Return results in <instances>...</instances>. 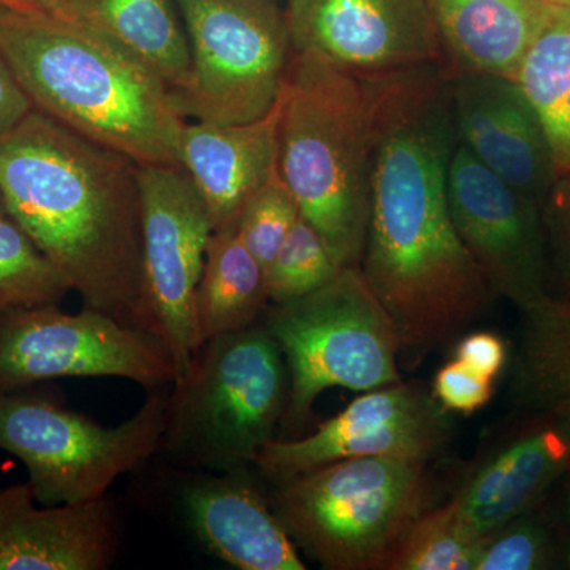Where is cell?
Returning a JSON list of instances; mask_svg holds the SVG:
<instances>
[{
	"instance_id": "cell-12",
	"label": "cell",
	"mask_w": 570,
	"mask_h": 570,
	"mask_svg": "<svg viewBox=\"0 0 570 570\" xmlns=\"http://www.w3.org/2000/svg\"><path fill=\"white\" fill-rule=\"evenodd\" d=\"M445 409L417 382L371 390L316 433L272 439L254 468L273 483L298 478L325 464L365 456H411L430 461L450 433Z\"/></svg>"
},
{
	"instance_id": "cell-35",
	"label": "cell",
	"mask_w": 570,
	"mask_h": 570,
	"mask_svg": "<svg viewBox=\"0 0 570 570\" xmlns=\"http://www.w3.org/2000/svg\"><path fill=\"white\" fill-rule=\"evenodd\" d=\"M7 209L6 205H3L2 195H0V217L6 216Z\"/></svg>"
},
{
	"instance_id": "cell-18",
	"label": "cell",
	"mask_w": 570,
	"mask_h": 570,
	"mask_svg": "<svg viewBox=\"0 0 570 570\" xmlns=\"http://www.w3.org/2000/svg\"><path fill=\"white\" fill-rule=\"evenodd\" d=\"M279 115L277 100L268 115L255 121L184 124L179 164L204 198L214 230L236 227L249 198L279 170Z\"/></svg>"
},
{
	"instance_id": "cell-11",
	"label": "cell",
	"mask_w": 570,
	"mask_h": 570,
	"mask_svg": "<svg viewBox=\"0 0 570 570\" xmlns=\"http://www.w3.org/2000/svg\"><path fill=\"white\" fill-rule=\"evenodd\" d=\"M142 303L181 381L204 346L197 291L214 228L204 198L181 165H138Z\"/></svg>"
},
{
	"instance_id": "cell-2",
	"label": "cell",
	"mask_w": 570,
	"mask_h": 570,
	"mask_svg": "<svg viewBox=\"0 0 570 570\" xmlns=\"http://www.w3.org/2000/svg\"><path fill=\"white\" fill-rule=\"evenodd\" d=\"M0 195L82 307L149 332L137 163L32 108L0 135Z\"/></svg>"
},
{
	"instance_id": "cell-34",
	"label": "cell",
	"mask_w": 570,
	"mask_h": 570,
	"mask_svg": "<svg viewBox=\"0 0 570 570\" xmlns=\"http://www.w3.org/2000/svg\"><path fill=\"white\" fill-rule=\"evenodd\" d=\"M551 6H570V0H547Z\"/></svg>"
},
{
	"instance_id": "cell-27",
	"label": "cell",
	"mask_w": 570,
	"mask_h": 570,
	"mask_svg": "<svg viewBox=\"0 0 570 570\" xmlns=\"http://www.w3.org/2000/svg\"><path fill=\"white\" fill-rule=\"evenodd\" d=\"M480 540L469 538L441 508L422 517L401 540L385 566L390 570H472Z\"/></svg>"
},
{
	"instance_id": "cell-5",
	"label": "cell",
	"mask_w": 570,
	"mask_h": 570,
	"mask_svg": "<svg viewBox=\"0 0 570 570\" xmlns=\"http://www.w3.org/2000/svg\"><path fill=\"white\" fill-rule=\"evenodd\" d=\"M287 401V365L262 322L213 337L171 385L157 455L197 472L254 468L258 450L276 439Z\"/></svg>"
},
{
	"instance_id": "cell-6",
	"label": "cell",
	"mask_w": 570,
	"mask_h": 570,
	"mask_svg": "<svg viewBox=\"0 0 570 570\" xmlns=\"http://www.w3.org/2000/svg\"><path fill=\"white\" fill-rule=\"evenodd\" d=\"M426 460L365 456L275 483L272 508L295 546L330 570L385 569L422 517Z\"/></svg>"
},
{
	"instance_id": "cell-32",
	"label": "cell",
	"mask_w": 570,
	"mask_h": 570,
	"mask_svg": "<svg viewBox=\"0 0 570 570\" xmlns=\"http://www.w3.org/2000/svg\"><path fill=\"white\" fill-rule=\"evenodd\" d=\"M29 111H32L31 100L22 91L9 63L0 55V135L17 126Z\"/></svg>"
},
{
	"instance_id": "cell-33",
	"label": "cell",
	"mask_w": 570,
	"mask_h": 570,
	"mask_svg": "<svg viewBox=\"0 0 570 570\" xmlns=\"http://www.w3.org/2000/svg\"><path fill=\"white\" fill-rule=\"evenodd\" d=\"M67 6H69V0H6L2 7L63 17Z\"/></svg>"
},
{
	"instance_id": "cell-28",
	"label": "cell",
	"mask_w": 570,
	"mask_h": 570,
	"mask_svg": "<svg viewBox=\"0 0 570 570\" xmlns=\"http://www.w3.org/2000/svg\"><path fill=\"white\" fill-rule=\"evenodd\" d=\"M302 216L294 195L281 178L279 170L249 198L236 232L262 268H268L291 234L296 219Z\"/></svg>"
},
{
	"instance_id": "cell-21",
	"label": "cell",
	"mask_w": 570,
	"mask_h": 570,
	"mask_svg": "<svg viewBox=\"0 0 570 570\" xmlns=\"http://www.w3.org/2000/svg\"><path fill=\"white\" fill-rule=\"evenodd\" d=\"M62 18L104 37L176 92L193 56L176 0H69Z\"/></svg>"
},
{
	"instance_id": "cell-20",
	"label": "cell",
	"mask_w": 570,
	"mask_h": 570,
	"mask_svg": "<svg viewBox=\"0 0 570 570\" xmlns=\"http://www.w3.org/2000/svg\"><path fill=\"white\" fill-rule=\"evenodd\" d=\"M550 6L547 0H428L450 66L510 80Z\"/></svg>"
},
{
	"instance_id": "cell-24",
	"label": "cell",
	"mask_w": 570,
	"mask_h": 570,
	"mask_svg": "<svg viewBox=\"0 0 570 570\" xmlns=\"http://www.w3.org/2000/svg\"><path fill=\"white\" fill-rule=\"evenodd\" d=\"M524 314L521 384L532 400L570 423V303L549 296Z\"/></svg>"
},
{
	"instance_id": "cell-14",
	"label": "cell",
	"mask_w": 570,
	"mask_h": 570,
	"mask_svg": "<svg viewBox=\"0 0 570 570\" xmlns=\"http://www.w3.org/2000/svg\"><path fill=\"white\" fill-rule=\"evenodd\" d=\"M292 52L360 75L445 61L428 0H288Z\"/></svg>"
},
{
	"instance_id": "cell-29",
	"label": "cell",
	"mask_w": 570,
	"mask_h": 570,
	"mask_svg": "<svg viewBox=\"0 0 570 570\" xmlns=\"http://www.w3.org/2000/svg\"><path fill=\"white\" fill-rule=\"evenodd\" d=\"M515 521L480 539L472 570H532L546 566L547 539L542 530Z\"/></svg>"
},
{
	"instance_id": "cell-10",
	"label": "cell",
	"mask_w": 570,
	"mask_h": 570,
	"mask_svg": "<svg viewBox=\"0 0 570 570\" xmlns=\"http://www.w3.org/2000/svg\"><path fill=\"white\" fill-rule=\"evenodd\" d=\"M66 377H119L153 390L174 385L176 370L159 337L110 314L59 305L0 314V392Z\"/></svg>"
},
{
	"instance_id": "cell-25",
	"label": "cell",
	"mask_w": 570,
	"mask_h": 570,
	"mask_svg": "<svg viewBox=\"0 0 570 570\" xmlns=\"http://www.w3.org/2000/svg\"><path fill=\"white\" fill-rule=\"evenodd\" d=\"M69 292L31 236L9 214L0 217V314L59 305Z\"/></svg>"
},
{
	"instance_id": "cell-8",
	"label": "cell",
	"mask_w": 570,
	"mask_h": 570,
	"mask_svg": "<svg viewBox=\"0 0 570 570\" xmlns=\"http://www.w3.org/2000/svg\"><path fill=\"white\" fill-rule=\"evenodd\" d=\"M288 371L285 430L305 425L322 392L400 384V344L384 306L360 268L294 302L266 307L261 318Z\"/></svg>"
},
{
	"instance_id": "cell-13",
	"label": "cell",
	"mask_w": 570,
	"mask_h": 570,
	"mask_svg": "<svg viewBox=\"0 0 570 570\" xmlns=\"http://www.w3.org/2000/svg\"><path fill=\"white\" fill-rule=\"evenodd\" d=\"M456 234L491 288L521 311L549 298L538 204L494 175L456 141L448 171Z\"/></svg>"
},
{
	"instance_id": "cell-31",
	"label": "cell",
	"mask_w": 570,
	"mask_h": 570,
	"mask_svg": "<svg viewBox=\"0 0 570 570\" xmlns=\"http://www.w3.org/2000/svg\"><path fill=\"white\" fill-rule=\"evenodd\" d=\"M505 356L508 352L501 337L493 333L479 332L460 341L455 360L482 376L494 379L504 366Z\"/></svg>"
},
{
	"instance_id": "cell-23",
	"label": "cell",
	"mask_w": 570,
	"mask_h": 570,
	"mask_svg": "<svg viewBox=\"0 0 570 570\" xmlns=\"http://www.w3.org/2000/svg\"><path fill=\"white\" fill-rule=\"evenodd\" d=\"M515 82L538 116L554 170L570 176V6H550Z\"/></svg>"
},
{
	"instance_id": "cell-30",
	"label": "cell",
	"mask_w": 570,
	"mask_h": 570,
	"mask_svg": "<svg viewBox=\"0 0 570 570\" xmlns=\"http://www.w3.org/2000/svg\"><path fill=\"white\" fill-rule=\"evenodd\" d=\"M433 395L445 411L472 414L489 404L493 396V379L482 376L459 360H453L439 370Z\"/></svg>"
},
{
	"instance_id": "cell-7",
	"label": "cell",
	"mask_w": 570,
	"mask_h": 570,
	"mask_svg": "<svg viewBox=\"0 0 570 570\" xmlns=\"http://www.w3.org/2000/svg\"><path fill=\"white\" fill-rule=\"evenodd\" d=\"M170 389L148 390L141 407L118 426L71 411L40 384L0 392V450L28 469L39 504L96 501L159 453Z\"/></svg>"
},
{
	"instance_id": "cell-19",
	"label": "cell",
	"mask_w": 570,
	"mask_h": 570,
	"mask_svg": "<svg viewBox=\"0 0 570 570\" xmlns=\"http://www.w3.org/2000/svg\"><path fill=\"white\" fill-rule=\"evenodd\" d=\"M538 428L502 449L445 508L469 538L519 520L570 469V423Z\"/></svg>"
},
{
	"instance_id": "cell-9",
	"label": "cell",
	"mask_w": 570,
	"mask_h": 570,
	"mask_svg": "<svg viewBox=\"0 0 570 570\" xmlns=\"http://www.w3.org/2000/svg\"><path fill=\"white\" fill-rule=\"evenodd\" d=\"M193 56L171 92L184 119L243 124L264 118L283 92L292 52L275 0H176Z\"/></svg>"
},
{
	"instance_id": "cell-4",
	"label": "cell",
	"mask_w": 570,
	"mask_h": 570,
	"mask_svg": "<svg viewBox=\"0 0 570 570\" xmlns=\"http://www.w3.org/2000/svg\"><path fill=\"white\" fill-rule=\"evenodd\" d=\"M279 102L281 178L336 265L360 268L373 167L370 81L335 63L294 55Z\"/></svg>"
},
{
	"instance_id": "cell-22",
	"label": "cell",
	"mask_w": 570,
	"mask_h": 570,
	"mask_svg": "<svg viewBox=\"0 0 570 570\" xmlns=\"http://www.w3.org/2000/svg\"><path fill=\"white\" fill-rule=\"evenodd\" d=\"M268 303L265 269L243 245L236 227L214 230L197 291L202 343L257 325Z\"/></svg>"
},
{
	"instance_id": "cell-15",
	"label": "cell",
	"mask_w": 570,
	"mask_h": 570,
	"mask_svg": "<svg viewBox=\"0 0 570 570\" xmlns=\"http://www.w3.org/2000/svg\"><path fill=\"white\" fill-rule=\"evenodd\" d=\"M449 97L461 145L539 205L560 176L538 116L515 80L449 63Z\"/></svg>"
},
{
	"instance_id": "cell-36",
	"label": "cell",
	"mask_w": 570,
	"mask_h": 570,
	"mask_svg": "<svg viewBox=\"0 0 570 570\" xmlns=\"http://www.w3.org/2000/svg\"><path fill=\"white\" fill-rule=\"evenodd\" d=\"M3 2H6V0H0V7L3 6Z\"/></svg>"
},
{
	"instance_id": "cell-26",
	"label": "cell",
	"mask_w": 570,
	"mask_h": 570,
	"mask_svg": "<svg viewBox=\"0 0 570 570\" xmlns=\"http://www.w3.org/2000/svg\"><path fill=\"white\" fill-rule=\"evenodd\" d=\"M340 272L316 228L299 216L275 261L266 268L269 303L281 305L313 294Z\"/></svg>"
},
{
	"instance_id": "cell-17",
	"label": "cell",
	"mask_w": 570,
	"mask_h": 570,
	"mask_svg": "<svg viewBox=\"0 0 570 570\" xmlns=\"http://www.w3.org/2000/svg\"><path fill=\"white\" fill-rule=\"evenodd\" d=\"M181 510L198 542L232 568L306 569L250 468L194 474L184 483Z\"/></svg>"
},
{
	"instance_id": "cell-1",
	"label": "cell",
	"mask_w": 570,
	"mask_h": 570,
	"mask_svg": "<svg viewBox=\"0 0 570 570\" xmlns=\"http://www.w3.org/2000/svg\"><path fill=\"white\" fill-rule=\"evenodd\" d=\"M366 77L373 167L360 269L392 321L400 358L420 363L478 321L494 291L450 214L448 171L459 138L449 63Z\"/></svg>"
},
{
	"instance_id": "cell-3",
	"label": "cell",
	"mask_w": 570,
	"mask_h": 570,
	"mask_svg": "<svg viewBox=\"0 0 570 570\" xmlns=\"http://www.w3.org/2000/svg\"><path fill=\"white\" fill-rule=\"evenodd\" d=\"M0 55L33 110L138 165L179 164L186 119L170 91L69 18L0 7Z\"/></svg>"
},
{
	"instance_id": "cell-16",
	"label": "cell",
	"mask_w": 570,
	"mask_h": 570,
	"mask_svg": "<svg viewBox=\"0 0 570 570\" xmlns=\"http://www.w3.org/2000/svg\"><path fill=\"white\" fill-rule=\"evenodd\" d=\"M119 515L107 497L41 505L29 482L0 489V570H107L119 549Z\"/></svg>"
}]
</instances>
